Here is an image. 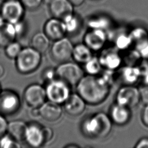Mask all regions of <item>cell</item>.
Returning a JSON list of instances; mask_svg holds the SVG:
<instances>
[{
	"label": "cell",
	"instance_id": "obj_1",
	"mask_svg": "<svg viewBox=\"0 0 148 148\" xmlns=\"http://www.w3.org/2000/svg\"><path fill=\"white\" fill-rule=\"evenodd\" d=\"M76 92L86 103L95 105L103 102L109 93L110 86L99 76H84L76 85Z\"/></svg>",
	"mask_w": 148,
	"mask_h": 148
},
{
	"label": "cell",
	"instance_id": "obj_2",
	"mask_svg": "<svg viewBox=\"0 0 148 148\" xmlns=\"http://www.w3.org/2000/svg\"><path fill=\"white\" fill-rule=\"evenodd\" d=\"M112 121L106 113L99 112L85 118L81 124L83 134L91 138H104L110 132Z\"/></svg>",
	"mask_w": 148,
	"mask_h": 148
},
{
	"label": "cell",
	"instance_id": "obj_3",
	"mask_svg": "<svg viewBox=\"0 0 148 148\" xmlns=\"http://www.w3.org/2000/svg\"><path fill=\"white\" fill-rule=\"evenodd\" d=\"M42 60L41 53L32 47H26L15 58L16 68L18 72L27 75L34 72L40 65Z\"/></svg>",
	"mask_w": 148,
	"mask_h": 148
},
{
	"label": "cell",
	"instance_id": "obj_4",
	"mask_svg": "<svg viewBox=\"0 0 148 148\" xmlns=\"http://www.w3.org/2000/svg\"><path fill=\"white\" fill-rule=\"evenodd\" d=\"M57 78L64 81L69 86H76L84 76V71L77 63L61 62L56 69Z\"/></svg>",
	"mask_w": 148,
	"mask_h": 148
},
{
	"label": "cell",
	"instance_id": "obj_5",
	"mask_svg": "<svg viewBox=\"0 0 148 148\" xmlns=\"http://www.w3.org/2000/svg\"><path fill=\"white\" fill-rule=\"evenodd\" d=\"M64 81L57 78L47 83L45 87L46 97L49 101L64 103L71 95V88Z\"/></svg>",
	"mask_w": 148,
	"mask_h": 148
},
{
	"label": "cell",
	"instance_id": "obj_6",
	"mask_svg": "<svg viewBox=\"0 0 148 148\" xmlns=\"http://www.w3.org/2000/svg\"><path fill=\"white\" fill-rule=\"evenodd\" d=\"M25 9L20 0H5L0 6V14L5 21L13 24L23 20Z\"/></svg>",
	"mask_w": 148,
	"mask_h": 148
},
{
	"label": "cell",
	"instance_id": "obj_7",
	"mask_svg": "<svg viewBox=\"0 0 148 148\" xmlns=\"http://www.w3.org/2000/svg\"><path fill=\"white\" fill-rule=\"evenodd\" d=\"M21 101L18 94L10 90H2L0 92V114L11 116L18 111Z\"/></svg>",
	"mask_w": 148,
	"mask_h": 148
},
{
	"label": "cell",
	"instance_id": "obj_8",
	"mask_svg": "<svg viewBox=\"0 0 148 148\" xmlns=\"http://www.w3.org/2000/svg\"><path fill=\"white\" fill-rule=\"evenodd\" d=\"M116 100L117 103L129 108L135 107L140 101L139 90L133 85L126 84L118 90Z\"/></svg>",
	"mask_w": 148,
	"mask_h": 148
},
{
	"label": "cell",
	"instance_id": "obj_9",
	"mask_svg": "<svg viewBox=\"0 0 148 148\" xmlns=\"http://www.w3.org/2000/svg\"><path fill=\"white\" fill-rule=\"evenodd\" d=\"M73 48L71 40L64 37L54 41L50 49V54L56 61L61 63L66 62L72 57Z\"/></svg>",
	"mask_w": 148,
	"mask_h": 148
},
{
	"label": "cell",
	"instance_id": "obj_10",
	"mask_svg": "<svg viewBox=\"0 0 148 148\" xmlns=\"http://www.w3.org/2000/svg\"><path fill=\"white\" fill-rule=\"evenodd\" d=\"M23 98L28 106L39 108L47 98L45 88L37 83L31 84L25 89Z\"/></svg>",
	"mask_w": 148,
	"mask_h": 148
},
{
	"label": "cell",
	"instance_id": "obj_11",
	"mask_svg": "<svg viewBox=\"0 0 148 148\" xmlns=\"http://www.w3.org/2000/svg\"><path fill=\"white\" fill-rule=\"evenodd\" d=\"M84 43L92 51L101 50L107 41V35L105 31L98 29H90L83 38Z\"/></svg>",
	"mask_w": 148,
	"mask_h": 148
},
{
	"label": "cell",
	"instance_id": "obj_12",
	"mask_svg": "<svg viewBox=\"0 0 148 148\" xmlns=\"http://www.w3.org/2000/svg\"><path fill=\"white\" fill-rule=\"evenodd\" d=\"M43 32L51 40H57L65 37L67 33L62 20L52 17L45 24Z\"/></svg>",
	"mask_w": 148,
	"mask_h": 148
},
{
	"label": "cell",
	"instance_id": "obj_13",
	"mask_svg": "<svg viewBox=\"0 0 148 148\" xmlns=\"http://www.w3.org/2000/svg\"><path fill=\"white\" fill-rule=\"evenodd\" d=\"M98 58L102 67L113 71L119 68L123 62L122 57L114 49L103 50Z\"/></svg>",
	"mask_w": 148,
	"mask_h": 148
},
{
	"label": "cell",
	"instance_id": "obj_14",
	"mask_svg": "<svg viewBox=\"0 0 148 148\" xmlns=\"http://www.w3.org/2000/svg\"><path fill=\"white\" fill-rule=\"evenodd\" d=\"M24 140L33 147H39L45 145L43 127L35 123L28 124Z\"/></svg>",
	"mask_w": 148,
	"mask_h": 148
},
{
	"label": "cell",
	"instance_id": "obj_15",
	"mask_svg": "<svg viewBox=\"0 0 148 148\" xmlns=\"http://www.w3.org/2000/svg\"><path fill=\"white\" fill-rule=\"evenodd\" d=\"M39 111L40 117L49 122L57 121L60 119L62 113L60 104L50 101H45L39 108Z\"/></svg>",
	"mask_w": 148,
	"mask_h": 148
},
{
	"label": "cell",
	"instance_id": "obj_16",
	"mask_svg": "<svg viewBox=\"0 0 148 148\" xmlns=\"http://www.w3.org/2000/svg\"><path fill=\"white\" fill-rule=\"evenodd\" d=\"M49 8L52 16L60 20L73 13L74 11V6L68 0H53Z\"/></svg>",
	"mask_w": 148,
	"mask_h": 148
},
{
	"label": "cell",
	"instance_id": "obj_17",
	"mask_svg": "<svg viewBox=\"0 0 148 148\" xmlns=\"http://www.w3.org/2000/svg\"><path fill=\"white\" fill-rule=\"evenodd\" d=\"M65 111L69 115L77 116L81 114L86 109V102L76 92L71 94L63 103Z\"/></svg>",
	"mask_w": 148,
	"mask_h": 148
},
{
	"label": "cell",
	"instance_id": "obj_18",
	"mask_svg": "<svg viewBox=\"0 0 148 148\" xmlns=\"http://www.w3.org/2000/svg\"><path fill=\"white\" fill-rule=\"evenodd\" d=\"M109 117L114 124L123 125L129 121L131 112L129 108L116 103L110 108Z\"/></svg>",
	"mask_w": 148,
	"mask_h": 148
},
{
	"label": "cell",
	"instance_id": "obj_19",
	"mask_svg": "<svg viewBox=\"0 0 148 148\" xmlns=\"http://www.w3.org/2000/svg\"><path fill=\"white\" fill-rule=\"evenodd\" d=\"M28 125L23 121L16 120L8 123L7 134L17 142L25 140V136Z\"/></svg>",
	"mask_w": 148,
	"mask_h": 148
},
{
	"label": "cell",
	"instance_id": "obj_20",
	"mask_svg": "<svg viewBox=\"0 0 148 148\" xmlns=\"http://www.w3.org/2000/svg\"><path fill=\"white\" fill-rule=\"evenodd\" d=\"M16 35L13 23L0 21V47H5L14 40Z\"/></svg>",
	"mask_w": 148,
	"mask_h": 148
},
{
	"label": "cell",
	"instance_id": "obj_21",
	"mask_svg": "<svg viewBox=\"0 0 148 148\" xmlns=\"http://www.w3.org/2000/svg\"><path fill=\"white\" fill-rule=\"evenodd\" d=\"M119 74L120 79L126 84L133 85L141 77L136 66L125 65L120 69Z\"/></svg>",
	"mask_w": 148,
	"mask_h": 148
},
{
	"label": "cell",
	"instance_id": "obj_22",
	"mask_svg": "<svg viewBox=\"0 0 148 148\" xmlns=\"http://www.w3.org/2000/svg\"><path fill=\"white\" fill-rule=\"evenodd\" d=\"M72 57L79 64H85L92 57V50L84 43H79L73 46Z\"/></svg>",
	"mask_w": 148,
	"mask_h": 148
},
{
	"label": "cell",
	"instance_id": "obj_23",
	"mask_svg": "<svg viewBox=\"0 0 148 148\" xmlns=\"http://www.w3.org/2000/svg\"><path fill=\"white\" fill-rule=\"evenodd\" d=\"M131 38L132 46L138 49L148 42V31L143 27H136L132 29L129 33Z\"/></svg>",
	"mask_w": 148,
	"mask_h": 148
},
{
	"label": "cell",
	"instance_id": "obj_24",
	"mask_svg": "<svg viewBox=\"0 0 148 148\" xmlns=\"http://www.w3.org/2000/svg\"><path fill=\"white\" fill-rule=\"evenodd\" d=\"M50 45V39L44 32H38L35 34L31 40V46L40 52L45 53Z\"/></svg>",
	"mask_w": 148,
	"mask_h": 148
},
{
	"label": "cell",
	"instance_id": "obj_25",
	"mask_svg": "<svg viewBox=\"0 0 148 148\" xmlns=\"http://www.w3.org/2000/svg\"><path fill=\"white\" fill-rule=\"evenodd\" d=\"M111 20L106 16H98L90 18L88 23V26L90 29H98L105 31L111 25Z\"/></svg>",
	"mask_w": 148,
	"mask_h": 148
},
{
	"label": "cell",
	"instance_id": "obj_26",
	"mask_svg": "<svg viewBox=\"0 0 148 148\" xmlns=\"http://www.w3.org/2000/svg\"><path fill=\"white\" fill-rule=\"evenodd\" d=\"M84 65V71L87 75H97L99 74L102 69V66L101 64L99 58L93 57L87 61Z\"/></svg>",
	"mask_w": 148,
	"mask_h": 148
},
{
	"label": "cell",
	"instance_id": "obj_27",
	"mask_svg": "<svg viewBox=\"0 0 148 148\" xmlns=\"http://www.w3.org/2000/svg\"><path fill=\"white\" fill-rule=\"evenodd\" d=\"M62 20L64 24L67 33H74L80 28V20L74 13L67 16Z\"/></svg>",
	"mask_w": 148,
	"mask_h": 148
},
{
	"label": "cell",
	"instance_id": "obj_28",
	"mask_svg": "<svg viewBox=\"0 0 148 148\" xmlns=\"http://www.w3.org/2000/svg\"><path fill=\"white\" fill-rule=\"evenodd\" d=\"M115 46L117 50L126 51L132 46L131 38L129 34L121 33L117 35L114 42Z\"/></svg>",
	"mask_w": 148,
	"mask_h": 148
},
{
	"label": "cell",
	"instance_id": "obj_29",
	"mask_svg": "<svg viewBox=\"0 0 148 148\" xmlns=\"http://www.w3.org/2000/svg\"><path fill=\"white\" fill-rule=\"evenodd\" d=\"M124 56L122 57L123 61H124L126 65L136 66L142 59L139 52L135 49L131 50H127Z\"/></svg>",
	"mask_w": 148,
	"mask_h": 148
},
{
	"label": "cell",
	"instance_id": "obj_30",
	"mask_svg": "<svg viewBox=\"0 0 148 148\" xmlns=\"http://www.w3.org/2000/svg\"><path fill=\"white\" fill-rule=\"evenodd\" d=\"M21 49V45L18 42L13 40L5 47V53L8 58L15 60Z\"/></svg>",
	"mask_w": 148,
	"mask_h": 148
},
{
	"label": "cell",
	"instance_id": "obj_31",
	"mask_svg": "<svg viewBox=\"0 0 148 148\" xmlns=\"http://www.w3.org/2000/svg\"><path fill=\"white\" fill-rule=\"evenodd\" d=\"M0 147L3 148L19 147L20 145L18 142L14 140L9 134H6L0 139Z\"/></svg>",
	"mask_w": 148,
	"mask_h": 148
},
{
	"label": "cell",
	"instance_id": "obj_32",
	"mask_svg": "<svg viewBox=\"0 0 148 148\" xmlns=\"http://www.w3.org/2000/svg\"><path fill=\"white\" fill-rule=\"evenodd\" d=\"M101 74L99 76L110 87L112 85L114 81L115 72L114 71L105 69V70L99 73Z\"/></svg>",
	"mask_w": 148,
	"mask_h": 148
},
{
	"label": "cell",
	"instance_id": "obj_33",
	"mask_svg": "<svg viewBox=\"0 0 148 148\" xmlns=\"http://www.w3.org/2000/svg\"><path fill=\"white\" fill-rule=\"evenodd\" d=\"M25 9L29 10H35L38 9L42 3L43 0H20Z\"/></svg>",
	"mask_w": 148,
	"mask_h": 148
},
{
	"label": "cell",
	"instance_id": "obj_34",
	"mask_svg": "<svg viewBox=\"0 0 148 148\" xmlns=\"http://www.w3.org/2000/svg\"><path fill=\"white\" fill-rule=\"evenodd\" d=\"M43 80L49 83L57 78L56 69L49 68L46 69L42 73Z\"/></svg>",
	"mask_w": 148,
	"mask_h": 148
},
{
	"label": "cell",
	"instance_id": "obj_35",
	"mask_svg": "<svg viewBox=\"0 0 148 148\" xmlns=\"http://www.w3.org/2000/svg\"><path fill=\"white\" fill-rule=\"evenodd\" d=\"M13 25L15 29L16 37L21 36L24 34L27 27H26V24L24 21L23 19L17 23H13Z\"/></svg>",
	"mask_w": 148,
	"mask_h": 148
},
{
	"label": "cell",
	"instance_id": "obj_36",
	"mask_svg": "<svg viewBox=\"0 0 148 148\" xmlns=\"http://www.w3.org/2000/svg\"><path fill=\"white\" fill-rule=\"evenodd\" d=\"M140 73L141 76H143L148 72V61L147 59L142 58L138 64L136 65Z\"/></svg>",
	"mask_w": 148,
	"mask_h": 148
},
{
	"label": "cell",
	"instance_id": "obj_37",
	"mask_svg": "<svg viewBox=\"0 0 148 148\" xmlns=\"http://www.w3.org/2000/svg\"><path fill=\"white\" fill-rule=\"evenodd\" d=\"M139 90L140 101L145 105L148 104V85L145 84V86L141 87Z\"/></svg>",
	"mask_w": 148,
	"mask_h": 148
},
{
	"label": "cell",
	"instance_id": "obj_38",
	"mask_svg": "<svg viewBox=\"0 0 148 148\" xmlns=\"http://www.w3.org/2000/svg\"><path fill=\"white\" fill-rule=\"evenodd\" d=\"M8 122L5 119V116L0 114V139L7 134V127Z\"/></svg>",
	"mask_w": 148,
	"mask_h": 148
},
{
	"label": "cell",
	"instance_id": "obj_39",
	"mask_svg": "<svg viewBox=\"0 0 148 148\" xmlns=\"http://www.w3.org/2000/svg\"><path fill=\"white\" fill-rule=\"evenodd\" d=\"M43 132L45 144H46L52 139L53 137V131L50 127H43Z\"/></svg>",
	"mask_w": 148,
	"mask_h": 148
},
{
	"label": "cell",
	"instance_id": "obj_40",
	"mask_svg": "<svg viewBox=\"0 0 148 148\" xmlns=\"http://www.w3.org/2000/svg\"><path fill=\"white\" fill-rule=\"evenodd\" d=\"M136 50H138L142 58L148 60V42Z\"/></svg>",
	"mask_w": 148,
	"mask_h": 148
},
{
	"label": "cell",
	"instance_id": "obj_41",
	"mask_svg": "<svg viewBox=\"0 0 148 148\" xmlns=\"http://www.w3.org/2000/svg\"><path fill=\"white\" fill-rule=\"evenodd\" d=\"M141 118L143 124L145 126L148 127V104L145 105V106L142 112Z\"/></svg>",
	"mask_w": 148,
	"mask_h": 148
},
{
	"label": "cell",
	"instance_id": "obj_42",
	"mask_svg": "<svg viewBox=\"0 0 148 148\" xmlns=\"http://www.w3.org/2000/svg\"><path fill=\"white\" fill-rule=\"evenodd\" d=\"M135 148H148V138H141L136 144Z\"/></svg>",
	"mask_w": 148,
	"mask_h": 148
},
{
	"label": "cell",
	"instance_id": "obj_43",
	"mask_svg": "<svg viewBox=\"0 0 148 148\" xmlns=\"http://www.w3.org/2000/svg\"><path fill=\"white\" fill-rule=\"evenodd\" d=\"M74 6H79L82 5L86 0H68Z\"/></svg>",
	"mask_w": 148,
	"mask_h": 148
},
{
	"label": "cell",
	"instance_id": "obj_44",
	"mask_svg": "<svg viewBox=\"0 0 148 148\" xmlns=\"http://www.w3.org/2000/svg\"><path fill=\"white\" fill-rule=\"evenodd\" d=\"M143 81L146 85H148V72L143 76Z\"/></svg>",
	"mask_w": 148,
	"mask_h": 148
},
{
	"label": "cell",
	"instance_id": "obj_45",
	"mask_svg": "<svg viewBox=\"0 0 148 148\" xmlns=\"http://www.w3.org/2000/svg\"><path fill=\"white\" fill-rule=\"evenodd\" d=\"M5 68L2 64H0V78H1L5 74Z\"/></svg>",
	"mask_w": 148,
	"mask_h": 148
},
{
	"label": "cell",
	"instance_id": "obj_46",
	"mask_svg": "<svg viewBox=\"0 0 148 148\" xmlns=\"http://www.w3.org/2000/svg\"><path fill=\"white\" fill-rule=\"evenodd\" d=\"M53 0H43V3H44L46 5H49Z\"/></svg>",
	"mask_w": 148,
	"mask_h": 148
},
{
	"label": "cell",
	"instance_id": "obj_47",
	"mask_svg": "<svg viewBox=\"0 0 148 148\" xmlns=\"http://www.w3.org/2000/svg\"><path fill=\"white\" fill-rule=\"evenodd\" d=\"M2 91V89H1V84H0V92H1V91Z\"/></svg>",
	"mask_w": 148,
	"mask_h": 148
},
{
	"label": "cell",
	"instance_id": "obj_48",
	"mask_svg": "<svg viewBox=\"0 0 148 148\" xmlns=\"http://www.w3.org/2000/svg\"><path fill=\"white\" fill-rule=\"evenodd\" d=\"M3 1H5V0H3Z\"/></svg>",
	"mask_w": 148,
	"mask_h": 148
}]
</instances>
